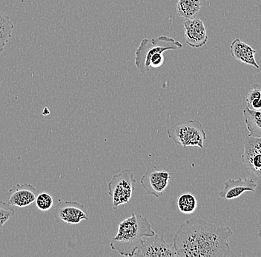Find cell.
I'll use <instances>...</instances> for the list:
<instances>
[{"label": "cell", "mask_w": 261, "mask_h": 257, "mask_svg": "<svg viewBox=\"0 0 261 257\" xmlns=\"http://www.w3.org/2000/svg\"><path fill=\"white\" fill-rule=\"evenodd\" d=\"M177 206L179 211L182 214H192L197 209V200L195 196L191 193H184L178 197Z\"/></svg>", "instance_id": "17"}, {"label": "cell", "mask_w": 261, "mask_h": 257, "mask_svg": "<svg viewBox=\"0 0 261 257\" xmlns=\"http://www.w3.org/2000/svg\"><path fill=\"white\" fill-rule=\"evenodd\" d=\"M182 48L180 42L167 36H160L151 40L143 39L135 52V66L141 74H146L151 68H160L163 66L165 51Z\"/></svg>", "instance_id": "3"}, {"label": "cell", "mask_w": 261, "mask_h": 257, "mask_svg": "<svg viewBox=\"0 0 261 257\" xmlns=\"http://www.w3.org/2000/svg\"><path fill=\"white\" fill-rule=\"evenodd\" d=\"M202 6V0H179L177 12L179 17L189 19L195 18Z\"/></svg>", "instance_id": "15"}, {"label": "cell", "mask_w": 261, "mask_h": 257, "mask_svg": "<svg viewBox=\"0 0 261 257\" xmlns=\"http://www.w3.org/2000/svg\"><path fill=\"white\" fill-rule=\"evenodd\" d=\"M242 161L248 170L261 180V138L248 135L244 142Z\"/></svg>", "instance_id": "9"}, {"label": "cell", "mask_w": 261, "mask_h": 257, "mask_svg": "<svg viewBox=\"0 0 261 257\" xmlns=\"http://www.w3.org/2000/svg\"><path fill=\"white\" fill-rule=\"evenodd\" d=\"M171 174L158 170L156 166L152 165L148 167L140 180V184L148 194L159 198L169 185Z\"/></svg>", "instance_id": "6"}, {"label": "cell", "mask_w": 261, "mask_h": 257, "mask_svg": "<svg viewBox=\"0 0 261 257\" xmlns=\"http://www.w3.org/2000/svg\"><path fill=\"white\" fill-rule=\"evenodd\" d=\"M257 184L252 179H229L225 182L224 188L220 192L219 196L224 199H234L246 192H255Z\"/></svg>", "instance_id": "12"}, {"label": "cell", "mask_w": 261, "mask_h": 257, "mask_svg": "<svg viewBox=\"0 0 261 257\" xmlns=\"http://www.w3.org/2000/svg\"><path fill=\"white\" fill-rule=\"evenodd\" d=\"M230 53L233 58L236 60L253 66L254 68L259 69L260 66L257 64L254 55L256 53V50L253 49L250 45L241 41L240 39H236L230 45Z\"/></svg>", "instance_id": "13"}, {"label": "cell", "mask_w": 261, "mask_h": 257, "mask_svg": "<svg viewBox=\"0 0 261 257\" xmlns=\"http://www.w3.org/2000/svg\"><path fill=\"white\" fill-rule=\"evenodd\" d=\"M14 28V24L10 17L0 11V53L3 51L5 47L9 42Z\"/></svg>", "instance_id": "16"}, {"label": "cell", "mask_w": 261, "mask_h": 257, "mask_svg": "<svg viewBox=\"0 0 261 257\" xmlns=\"http://www.w3.org/2000/svg\"><path fill=\"white\" fill-rule=\"evenodd\" d=\"M146 238L143 245L136 250L134 256H178L174 246L168 244L164 237L155 234L153 237Z\"/></svg>", "instance_id": "7"}, {"label": "cell", "mask_w": 261, "mask_h": 257, "mask_svg": "<svg viewBox=\"0 0 261 257\" xmlns=\"http://www.w3.org/2000/svg\"><path fill=\"white\" fill-rule=\"evenodd\" d=\"M38 194V190L32 185L18 184L8 191V204L20 208L27 207L36 201Z\"/></svg>", "instance_id": "11"}, {"label": "cell", "mask_w": 261, "mask_h": 257, "mask_svg": "<svg viewBox=\"0 0 261 257\" xmlns=\"http://www.w3.org/2000/svg\"><path fill=\"white\" fill-rule=\"evenodd\" d=\"M36 206L42 211H49L54 206V199L48 193H41L37 195Z\"/></svg>", "instance_id": "18"}, {"label": "cell", "mask_w": 261, "mask_h": 257, "mask_svg": "<svg viewBox=\"0 0 261 257\" xmlns=\"http://www.w3.org/2000/svg\"><path fill=\"white\" fill-rule=\"evenodd\" d=\"M247 106L251 109H254V110H261V98L253 100L250 105H247Z\"/></svg>", "instance_id": "21"}, {"label": "cell", "mask_w": 261, "mask_h": 257, "mask_svg": "<svg viewBox=\"0 0 261 257\" xmlns=\"http://www.w3.org/2000/svg\"><path fill=\"white\" fill-rule=\"evenodd\" d=\"M258 237H260V238L261 239V229H260V230H259Z\"/></svg>", "instance_id": "22"}, {"label": "cell", "mask_w": 261, "mask_h": 257, "mask_svg": "<svg viewBox=\"0 0 261 257\" xmlns=\"http://www.w3.org/2000/svg\"><path fill=\"white\" fill-rule=\"evenodd\" d=\"M151 224L141 214H132L120 222L117 235L110 242V247L123 256H134L143 245L144 237L155 235Z\"/></svg>", "instance_id": "2"}, {"label": "cell", "mask_w": 261, "mask_h": 257, "mask_svg": "<svg viewBox=\"0 0 261 257\" xmlns=\"http://www.w3.org/2000/svg\"><path fill=\"white\" fill-rule=\"evenodd\" d=\"M231 229L192 218L179 226L173 239L178 256L226 257L231 253Z\"/></svg>", "instance_id": "1"}, {"label": "cell", "mask_w": 261, "mask_h": 257, "mask_svg": "<svg viewBox=\"0 0 261 257\" xmlns=\"http://www.w3.org/2000/svg\"><path fill=\"white\" fill-rule=\"evenodd\" d=\"M137 180L134 178L133 172L130 169H125L120 173L113 176L108 183L109 194L112 197L113 210L122 205L128 204L135 191Z\"/></svg>", "instance_id": "5"}, {"label": "cell", "mask_w": 261, "mask_h": 257, "mask_svg": "<svg viewBox=\"0 0 261 257\" xmlns=\"http://www.w3.org/2000/svg\"><path fill=\"white\" fill-rule=\"evenodd\" d=\"M167 135L175 144L184 148L199 147L203 149V141L206 139L203 125L197 120H188L172 125Z\"/></svg>", "instance_id": "4"}, {"label": "cell", "mask_w": 261, "mask_h": 257, "mask_svg": "<svg viewBox=\"0 0 261 257\" xmlns=\"http://www.w3.org/2000/svg\"><path fill=\"white\" fill-rule=\"evenodd\" d=\"M184 37L187 45L194 48H200L208 40L206 28L200 18L187 19L184 22Z\"/></svg>", "instance_id": "10"}, {"label": "cell", "mask_w": 261, "mask_h": 257, "mask_svg": "<svg viewBox=\"0 0 261 257\" xmlns=\"http://www.w3.org/2000/svg\"><path fill=\"white\" fill-rule=\"evenodd\" d=\"M258 98H261V84L255 83L253 84L252 89L246 94V101L247 103L246 105H250L253 100Z\"/></svg>", "instance_id": "20"}, {"label": "cell", "mask_w": 261, "mask_h": 257, "mask_svg": "<svg viewBox=\"0 0 261 257\" xmlns=\"http://www.w3.org/2000/svg\"><path fill=\"white\" fill-rule=\"evenodd\" d=\"M15 214V211L10 204L0 200V229Z\"/></svg>", "instance_id": "19"}, {"label": "cell", "mask_w": 261, "mask_h": 257, "mask_svg": "<svg viewBox=\"0 0 261 257\" xmlns=\"http://www.w3.org/2000/svg\"><path fill=\"white\" fill-rule=\"evenodd\" d=\"M244 116L249 136L261 138V110L251 109L246 105L244 109Z\"/></svg>", "instance_id": "14"}, {"label": "cell", "mask_w": 261, "mask_h": 257, "mask_svg": "<svg viewBox=\"0 0 261 257\" xmlns=\"http://www.w3.org/2000/svg\"><path fill=\"white\" fill-rule=\"evenodd\" d=\"M55 220L57 222H64L66 224H76L83 220H89L87 213L84 206L78 202H61L55 208Z\"/></svg>", "instance_id": "8"}]
</instances>
